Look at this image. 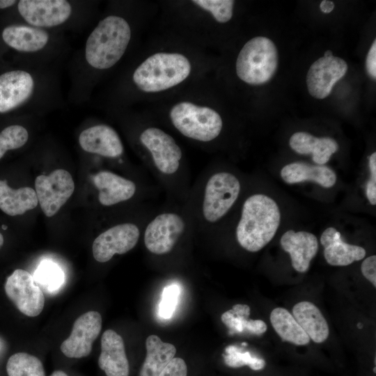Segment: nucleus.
Listing matches in <instances>:
<instances>
[{
	"mask_svg": "<svg viewBox=\"0 0 376 376\" xmlns=\"http://www.w3.org/2000/svg\"><path fill=\"white\" fill-rule=\"evenodd\" d=\"M132 37L128 22L117 15H109L96 24L87 37L83 56L86 68L108 70L125 54Z\"/></svg>",
	"mask_w": 376,
	"mask_h": 376,
	"instance_id": "f257e3e1",
	"label": "nucleus"
},
{
	"mask_svg": "<svg viewBox=\"0 0 376 376\" xmlns=\"http://www.w3.org/2000/svg\"><path fill=\"white\" fill-rule=\"evenodd\" d=\"M281 213L272 198L253 194L244 202L236 228L240 245L250 252H257L274 237L280 224Z\"/></svg>",
	"mask_w": 376,
	"mask_h": 376,
	"instance_id": "f03ea898",
	"label": "nucleus"
},
{
	"mask_svg": "<svg viewBox=\"0 0 376 376\" xmlns=\"http://www.w3.org/2000/svg\"><path fill=\"white\" fill-rule=\"evenodd\" d=\"M191 72V64L184 54L158 52L146 58L134 71L132 81L146 93H157L182 83Z\"/></svg>",
	"mask_w": 376,
	"mask_h": 376,
	"instance_id": "7ed1b4c3",
	"label": "nucleus"
},
{
	"mask_svg": "<svg viewBox=\"0 0 376 376\" xmlns=\"http://www.w3.org/2000/svg\"><path fill=\"white\" fill-rule=\"evenodd\" d=\"M278 62L274 43L264 36L255 37L245 43L237 56V75L246 84H263L274 77Z\"/></svg>",
	"mask_w": 376,
	"mask_h": 376,
	"instance_id": "20e7f679",
	"label": "nucleus"
},
{
	"mask_svg": "<svg viewBox=\"0 0 376 376\" xmlns=\"http://www.w3.org/2000/svg\"><path fill=\"white\" fill-rule=\"evenodd\" d=\"M173 126L184 136L207 142L217 138L222 129L220 115L213 109L181 102L174 104L169 112Z\"/></svg>",
	"mask_w": 376,
	"mask_h": 376,
	"instance_id": "39448f33",
	"label": "nucleus"
},
{
	"mask_svg": "<svg viewBox=\"0 0 376 376\" xmlns=\"http://www.w3.org/2000/svg\"><path fill=\"white\" fill-rule=\"evenodd\" d=\"M39 77L32 70H12L0 75V113L19 109L36 97Z\"/></svg>",
	"mask_w": 376,
	"mask_h": 376,
	"instance_id": "423d86ee",
	"label": "nucleus"
},
{
	"mask_svg": "<svg viewBox=\"0 0 376 376\" xmlns=\"http://www.w3.org/2000/svg\"><path fill=\"white\" fill-rule=\"evenodd\" d=\"M17 6L25 24L48 31L67 24L75 13L67 0H20Z\"/></svg>",
	"mask_w": 376,
	"mask_h": 376,
	"instance_id": "0eeeda50",
	"label": "nucleus"
},
{
	"mask_svg": "<svg viewBox=\"0 0 376 376\" xmlns=\"http://www.w3.org/2000/svg\"><path fill=\"white\" fill-rule=\"evenodd\" d=\"M240 191L238 179L228 172H219L208 180L203 203V213L209 222L224 217L237 200Z\"/></svg>",
	"mask_w": 376,
	"mask_h": 376,
	"instance_id": "6e6552de",
	"label": "nucleus"
},
{
	"mask_svg": "<svg viewBox=\"0 0 376 376\" xmlns=\"http://www.w3.org/2000/svg\"><path fill=\"white\" fill-rule=\"evenodd\" d=\"M38 203L45 215H55L75 191V182L70 173L56 169L49 175H40L35 180Z\"/></svg>",
	"mask_w": 376,
	"mask_h": 376,
	"instance_id": "1a4fd4ad",
	"label": "nucleus"
},
{
	"mask_svg": "<svg viewBox=\"0 0 376 376\" xmlns=\"http://www.w3.org/2000/svg\"><path fill=\"white\" fill-rule=\"evenodd\" d=\"M5 292L24 315L36 317L43 310L45 296L33 276L27 271L15 269L7 277Z\"/></svg>",
	"mask_w": 376,
	"mask_h": 376,
	"instance_id": "9d476101",
	"label": "nucleus"
},
{
	"mask_svg": "<svg viewBox=\"0 0 376 376\" xmlns=\"http://www.w3.org/2000/svg\"><path fill=\"white\" fill-rule=\"evenodd\" d=\"M102 316L97 311H88L74 322L70 336L60 346L68 358L80 359L90 354L93 343L102 329Z\"/></svg>",
	"mask_w": 376,
	"mask_h": 376,
	"instance_id": "9b49d317",
	"label": "nucleus"
},
{
	"mask_svg": "<svg viewBox=\"0 0 376 376\" xmlns=\"http://www.w3.org/2000/svg\"><path fill=\"white\" fill-rule=\"evenodd\" d=\"M140 235L139 228L131 223L114 226L99 235L92 245L95 260L106 263L115 254H123L132 249Z\"/></svg>",
	"mask_w": 376,
	"mask_h": 376,
	"instance_id": "f8f14e48",
	"label": "nucleus"
},
{
	"mask_svg": "<svg viewBox=\"0 0 376 376\" xmlns=\"http://www.w3.org/2000/svg\"><path fill=\"white\" fill-rule=\"evenodd\" d=\"M139 138L161 172L170 175L177 171L182 153L171 136L157 127H151L143 130Z\"/></svg>",
	"mask_w": 376,
	"mask_h": 376,
	"instance_id": "ddd939ff",
	"label": "nucleus"
},
{
	"mask_svg": "<svg viewBox=\"0 0 376 376\" xmlns=\"http://www.w3.org/2000/svg\"><path fill=\"white\" fill-rule=\"evenodd\" d=\"M185 227L184 220L177 214H159L148 225L145 230V245L152 253H167L178 242Z\"/></svg>",
	"mask_w": 376,
	"mask_h": 376,
	"instance_id": "4468645a",
	"label": "nucleus"
},
{
	"mask_svg": "<svg viewBox=\"0 0 376 376\" xmlns=\"http://www.w3.org/2000/svg\"><path fill=\"white\" fill-rule=\"evenodd\" d=\"M347 64L337 56H322L311 64L306 84L310 95L316 99L327 97L335 84L345 75Z\"/></svg>",
	"mask_w": 376,
	"mask_h": 376,
	"instance_id": "2eb2a0df",
	"label": "nucleus"
},
{
	"mask_svg": "<svg viewBox=\"0 0 376 376\" xmlns=\"http://www.w3.org/2000/svg\"><path fill=\"white\" fill-rule=\"evenodd\" d=\"M1 38L10 48L30 56L45 52L52 42L48 30L26 24L7 26L2 31Z\"/></svg>",
	"mask_w": 376,
	"mask_h": 376,
	"instance_id": "dca6fc26",
	"label": "nucleus"
},
{
	"mask_svg": "<svg viewBox=\"0 0 376 376\" xmlns=\"http://www.w3.org/2000/svg\"><path fill=\"white\" fill-rule=\"evenodd\" d=\"M79 143L84 151L106 157H118L124 150L116 131L104 124L84 130L79 136Z\"/></svg>",
	"mask_w": 376,
	"mask_h": 376,
	"instance_id": "f3484780",
	"label": "nucleus"
},
{
	"mask_svg": "<svg viewBox=\"0 0 376 376\" xmlns=\"http://www.w3.org/2000/svg\"><path fill=\"white\" fill-rule=\"evenodd\" d=\"M282 249L290 254L292 267L298 272L308 271L318 250L317 237L306 231H286L280 240Z\"/></svg>",
	"mask_w": 376,
	"mask_h": 376,
	"instance_id": "a211bd4d",
	"label": "nucleus"
},
{
	"mask_svg": "<svg viewBox=\"0 0 376 376\" xmlns=\"http://www.w3.org/2000/svg\"><path fill=\"white\" fill-rule=\"evenodd\" d=\"M98 366L107 376H128L129 362L122 337L112 329L106 330L101 338Z\"/></svg>",
	"mask_w": 376,
	"mask_h": 376,
	"instance_id": "6ab92c4d",
	"label": "nucleus"
},
{
	"mask_svg": "<svg viewBox=\"0 0 376 376\" xmlns=\"http://www.w3.org/2000/svg\"><path fill=\"white\" fill-rule=\"evenodd\" d=\"M320 242L324 246L326 261L333 266H347L364 258L366 250L359 246L345 242L339 231L334 227L325 229Z\"/></svg>",
	"mask_w": 376,
	"mask_h": 376,
	"instance_id": "aec40b11",
	"label": "nucleus"
},
{
	"mask_svg": "<svg viewBox=\"0 0 376 376\" xmlns=\"http://www.w3.org/2000/svg\"><path fill=\"white\" fill-rule=\"evenodd\" d=\"M93 183L99 190V201L104 206L127 201L136 191V185L132 181L110 171L96 173L93 176Z\"/></svg>",
	"mask_w": 376,
	"mask_h": 376,
	"instance_id": "412c9836",
	"label": "nucleus"
},
{
	"mask_svg": "<svg viewBox=\"0 0 376 376\" xmlns=\"http://www.w3.org/2000/svg\"><path fill=\"white\" fill-rule=\"evenodd\" d=\"M290 148L301 155H313V161L323 165L327 163L331 156L338 149L337 142L329 137H315L307 132H297L289 140Z\"/></svg>",
	"mask_w": 376,
	"mask_h": 376,
	"instance_id": "4be33fe9",
	"label": "nucleus"
},
{
	"mask_svg": "<svg viewBox=\"0 0 376 376\" xmlns=\"http://www.w3.org/2000/svg\"><path fill=\"white\" fill-rule=\"evenodd\" d=\"M281 176L288 184L313 181L325 188L333 187L336 181V173L329 167L304 162H293L285 165L281 171Z\"/></svg>",
	"mask_w": 376,
	"mask_h": 376,
	"instance_id": "5701e85b",
	"label": "nucleus"
},
{
	"mask_svg": "<svg viewBox=\"0 0 376 376\" xmlns=\"http://www.w3.org/2000/svg\"><path fill=\"white\" fill-rule=\"evenodd\" d=\"M292 315L313 342L321 343L329 337L327 322L320 309L312 302L302 301L297 303L292 308Z\"/></svg>",
	"mask_w": 376,
	"mask_h": 376,
	"instance_id": "b1692460",
	"label": "nucleus"
},
{
	"mask_svg": "<svg viewBox=\"0 0 376 376\" xmlns=\"http://www.w3.org/2000/svg\"><path fill=\"white\" fill-rule=\"evenodd\" d=\"M146 357L139 376H159L166 365L174 358L175 347L163 342L157 335L148 336L146 340Z\"/></svg>",
	"mask_w": 376,
	"mask_h": 376,
	"instance_id": "393cba45",
	"label": "nucleus"
},
{
	"mask_svg": "<svg viewBox=\"0 0 376 376\" xmlns=\"http://www.w3.org/2000/svg\"><path fill=\"white\" fill-rule=\"evenodd\" d=\"M38 204L36 191L29 187L17 189L0 180V209L10 216L21 215L34 209Z\"/></svg>",
	"mask_w": 376,
	"mask_h": 376,
	"instance_id": "a878e982",
	"label": "nucleus"
},
{
	"mask_svg": "<svg viewBox=\"0 0 376 376\" xmlns=\"http://www.w3.org/2000/svg\"><path fill=\"white\" fill-rule=\"evenodd\" d=\"M251 309L246 304H235L231 309L225 311L221 316L222 322L228 329L230 334H250L257 336L267 331L266 323L261 320L249 319Z\"/></svg>",
	"mask_w": 376,
	"mask_h": 376,
	"instance_id": "bb28decb",
	"label": "nucleus"
},
{
	"mask_svg": "<svg viewBox=\"0 0 376 376\" xmlns=\"http://www.w3.org/2000/svg\"><path fill=\"white\" fill-rule=\"evenodd\" d=\"M269 319L274 329L282 340L296 345L309 343L310 338L287 309L275 308L272 311Z\"/></svg>",
	"mask_w": 376,
	"mask_h": 376,
	"instance_id": "cd10ccee",
	"label": "nucleus"
},
{
	"mask_svg": "<svg viewBox=\"0 0 376 376\" xmlns=\"http://www.w3.org/2000/svg\"><path fill=\"white\" fill-rule=\"evenodd\" d=\"M6 371L8 376H45L41 361L26 352L13 354L7 361Z\"/></svg>",
	"mask_w": 376,
	"mask_h": 376,
	"instance_id": "c85d7f7f",
	"label": "nucleus"
},
{
	"mask_svg": "<svg viewBox=\"0 0 376 376\" xmlns=\"http://www.w3.org/2000/svg\"><path fill=\"white\" fill-rule=\"evenodd\" d=\"M33 276L38 285L49 293L58 291L65 281L61 268L47 259L40 262Z\"/></svg>",
	"mask_w": 376,
	"mask_h": 376,
	"instance_id": "c756f323",
	"label": "nucleus"
},
{
	"mask_svg": "<svg viewBox=\"0 0 376 376\" xmlns=\"http://www.w3.org/2000/svg\"><path fill=\"white\" fill-rule=\"evenodd\" d=\"M223 358L226 365L230 368H240L247 366L253 370H260L266 365L263 359L253 356L248 351L242 352V350L237 346L233 345L225 348Z\"/></svg>",
	"mask_w": 376,
	"mask_h": 376,
	"instance_id": "7c9ffc66",
	"label": "nucleus"
},
{
	"mask_svg": "<svg viewBox=\"0 0 376 376\" xmlns=\"http://www.w3.org/2000/svg\"><path fill=\"white\" fill-rule=\"evenodd\" d=\"M29 134L22 125H12L0 132V159L8 150L23 147L28 141Z\"/></svg>",
	"mask_w": 376,
	"mask_h": 376,
	"instance_id": "2f4dec72",
	"label": "nucleus"
},
{
	"mask_svg": "<svg viewBox=\"0 0 376 376\" xmlns=\"http://www.w3.org/2000/svg\"><path fill=\"white\" fill-rule=\"evenodd\" d=\"M193 3L211 13L219 23H226L233 17L234 1L232 0H194Z\"/></svg>",
	"mask_w": 376,
	"mask_h": 376,
	"instance_id": "473e14b6",
	"label": "nucleus"
},
{
	"mask_svg": "<svg viewBox=\"0 0 376 376\" xmlns=\"http://www.w3.org/2000/svg\"><path fill=\"white\" fill-rule=\"evenodd\" d=\"M180 290L178 285L164 288L159 305V314L164 319H169L175 312Z\"/></svg>",
	"mask_w": 376,
	"mask_h": 376,
	"instance_id": "72a5a7b5",
	"label": "nucleus"
},
{
	"mask_svg": "<svg viewBox=\"0 0 376 376\" xmlns=\"http://www.w3.org/2000/svg\"><path fill=\"white\" fill-rule=\"evenodd\" d=\"M370 178L366 185V196L372 205L376 204V152L369 157Z\"/></svg>",
	"mask_w": 376,
	"mask_h": 376,
	"instance_id": "f704fd0d",
	"label": "nucleus"
},
{
	"mask_svg": "<svg viewBox=\"0 0 376 376\" xmlns=\"http://www.w3.org/2000/svg\"><path fill=\"white\" fill-rule=\"evenodd\" d=\"M159 376H187V364L182 359L174 357Z\"/></svg>",
	"mask_w": 376,
	"mask_h": 376,
	"instance_id": "c9c22d12",
	"label": "nucleus"
},
{
	"mask_svg": "<svg viewBox=\"0 0 376 376\" xmlns=\"http://www.w3.org/2000/svg\"><path fill=\"white\" fill-rule=\"evenodd\" d=\"M361 273L375 288L376 287V256L366 258L361 265Z\"/></svg>",
	"mask_w": 376,
	"mask_h": 376,
	"instance_id": "e433bc0d",
	"label": "nucleus"
},
{
	"mask_svg": "<svg viewBox=\"0 0 376 376\" xmlns=\"http://www.w3.org/2000/svg\"><path fill=\"white\" fill-rule=\"evenodd\" d=\"M366 70L369 75L376 79V40H374L366 57Z\"/></svg>",
	"mask_w": 376,
	"mask_h": 376,
	"instance_id": "4c0bfd02",
	"label": "nucleus"
},
{
	"mask_svg": "<svg viewBox=\"0 0 376 376\" xmlns=\"http://www.w3.org/2000/svg\"><path fill=\"white\" fill-rule=\"evenodd\" d=\"M320 8L324 13H329L334 8V3L331 1L324 0L320 3Z\"/></svg>",
	"mask_w": 376,
	"mask_h": 376,
	"instance_id": "58836bf2",
	"label": "nucleus"
},
{
	"mask_svg": "<svg viewBox=\"0 0 376 376\" xmlns=\"http://www.w3.org/2000/svg\"><path fill=\"white\" fill-rule=\"evenodd\" d=\"M17 2L15 0H0V9L8 8L17 3Z\"/></svg>",
	"mask_w": 376,
	"mask_h": 376,
	"instance_id": "ea45409f",
	"label": "nucleus"
},
{
	"mask_svg": "<svg viewBox=\"0 0 376 376\" xmlns=\"http://www.w3.org/2000/svg\"><path fill=\"white\" fill-rule=\"evenodd\" d=\"M49 376H68L67 373L62 370H55Z\"/></svg>",
	"mask_w": 376,
	"mask_h": 376,
	"instance_id": "a19ab883",
	"label": "nucleus"
},
{
	"mask_svg": "<svg viewBox=\"0 0 376 376\" xmlns=\"http://www.w3.org/2000/svg\"><path fill=\"white\" fill-rule=\"evenodd\" d=\"M333 56V53L331 50H327L324 52V56Z\"/></svg>",
	"mask_w": 376,
	"mask_h": 376,
	"instance_id": "79ce46f5",
	"label": "nucleus"
},
{
	"mask_svg": "<svg viewBox=\"0 0 376 376\" xmlns=\"http://www.w3.org/2000/svg\"><path fill=\"white\" fill-rule=\"evenodd\" d=\"M3 244V236L0 233V249L2 247Z\"/></svg>",
	"mask_w": 376,
	"mask_h": 376,
	"instance_id": "37998d69",
	"label": "nucleus"
},
{
	"mask_svg": "<svg viewBox=\"0 0 376 376\" xmlns=\"http://www.w3.org/2000/svg\"><path fill=\"white\" fill-rule=\"evenodd\" d=\"M2 228L4 229V230H6L7 228H6V226L5 225H3V226H2Z\"/></svg>",
	"mask_w": 376,
	"mask_h": 376,
	"instance_id": "c03bdc74",
	"label": "nucleus"
}]
</instances>
